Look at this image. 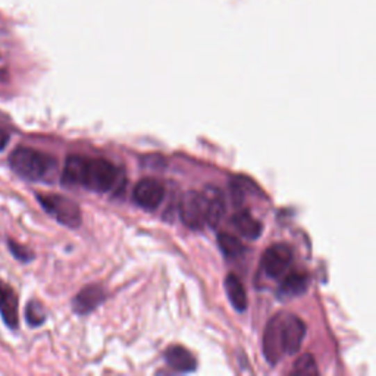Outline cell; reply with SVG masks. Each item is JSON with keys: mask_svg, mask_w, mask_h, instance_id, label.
<instances>
[{"mask_svg": "<svg viewBox=\"0 0 376 376\" xmlns=\"http://www.w3.org/2000/svg\"><path fill=\"white\" fill-rule=\"evenodd\" d=\"M165 360L167 363V366L181 373L194 372L197 368L196 357H194L187 348L181 345H174L167 348L165 352Z\"/></svg>", "mask_w": 376, "mask_h": 376, "instance_id": "cell-12", "label": "cell"}, {"mask_svg": "<svg viewBox=\"0 0 376 376\" xmlns=\"http://www.w3.org/2000/svg\"><path fill=\"white\" fill-rule=\"evenodd\" d=\"M232 225L236 227L243 237L249 240L259 238L263 231L262 224L254 219L249 211H241L232 216Z\"/></svg>", "mask_w": 376, "mask_h": 376, "instance_id": "cell-13", "label": "cell"}, {"mask_svg": "<svg viewBox=\"0 0 376 376\" xmlns=\"http://www.w3.org/2000/svg\"><path fill=\"white\" fill-rule=\"evenodd\" d=\"M294 375H318L319 369L312 354H303L300 359H297L293 368Z\"/></svg>", "mask_w": 376, "mask_h": 376, "instance_id": "cell-19", "label": "cell"}, {"mask_svg": "<svg viewBox=\"0 0 376 376\" xmlns=\"http://www.w3.org/2000/svg\"><path fill=\"white\" fill-rule=\"evenodd\" d=\"M35 197L42 204L46 213L55 218L59 224L68 228H79L81 224V211L80 206L74 200L60 196V194H40L37 193Z\"/></svg>", "mask_w": 376, "mask_h": 376, "instance_id": "cell-3", "label": "cell"}, {"mask_svg": "<svg viewBox=\"0 0 376 376\" xmlns=\"http://www.w3.org/2000/svg\"><path fill=\"white\" fill-rule=\"evenodd\" d=\"M310 284V278L306 274H300V272H294V274H290L287 278L284 279L282 285L279 287V297H295V295H302L307 291Z\"/></svg>", "mask_w": 376, "mask_h": 376, "instance_id": "cell-15", "label": "cell"}, {"mask_svg": "<svg viewBox=\"0 0 376 376\" xmlns=\"http://www.w3.org/2000/svg\"><path fill=\"white\" fill-rule=\"evenodd\" d=\"M0 318L10 331L19 328V297L15 290L0 279Z\"/></svg>", "mask_w": 376, "mask_h": 376, "instance_id": "cell-8", "label": "cell"}, {"mask_svg": "<svg viewBox=\"0 0 376 376\" xmlns=\"http://www.w3.org/2000/svg\"><path fill=\"white\" fill-rule=\"evenodd\" d=\"M203 199L206 204V222L209 227H218L220 219L225 212V200L224 194L218 187L207 186L203 191Z\"/></svg>", "mask_w": 376, "mask_h": 376, "instance_id": "cell-11", "label": "cell"}, {"mask_svg": "<svg viewBox=\"0 0 376 376\" xmlns=\"http://www.w3.org/2000/svg\"><path fill=\"white\" fill-rule=\"evenodd\" d=\"M8 243V249H9V253L14 256L18 262H22V263H30L34 261V253L25 247V245L19 244L18 241L12 240L10 237L6 240Z\"/></svg>", "mask_w": 376, "mask_h": 376, "instance_id": "cell-18", "label": "cell"}, {"mask_svg": "<svg viewBox=\"0 0 376 376\" xmlns=\"http://www.w3.org/2000/svg\"><path fill=\"white\" fill-rule=\"evenodd\" d=\"M120 179V171L106 159H88L71 154L65 161L60 177L63 186H80L96 193L111 191Z\"/></svg>", "mask_w": 376, "mask_h": 376, "instance_id": "cell-1", "label": "cell"}, {"mask_svg": "<svg viewBox=\"0 0 376 376\" xmlns=\"http://www.w3.org/2000/svg\"><path fill=\"white\" fill-rule=\"evenodd\" d=\"M224 285L232 307L238 310V312H244V310L247 309V293H245V288L240 278L234 274H229L225 278Z\"/></svg>", "mask_w": 376, "mask_h": 376, "instance_id": "cell-14", "label": "cell"}, {"mask_svg": "<svg viewBox=\"0 0 376 376\" xmlns=\"http://www.w3.org/2000/svg\"><path fill=\"white\" fill-rule=\"evenodd\" d=\"M218 245L220 252H222V254L227 257V259H237L240 257L245 249L243 243L237 238V237H232L229 234H219L218 236Z\"/></svg>", "mask_w": 376, "mask_h": 376, "instance_id": "cell-16", "label": "cell"}, {"mask_svg": "<svg viewBox=\"0 0 376 376\" xmlns=\"http://www.w3.org/2000/svg\"><path fill=\"white\" fill-rule=\"evenodd\" d=\"M293 262V250L288 244H274L262 257V268L270 278H279Z\"/></svg>", "mask_w": 376, "mask_h": 376, "instance_id": "cell-5", "label": "cell"}, {"mask_svg": "<svg viewBox=\"0 0 376 376\" xmlns=\"http://www.w3.org/2000/svg\"><path fill=\"white\" fill-rule=\"evenodd\" d=\"M179 216L190 229H202L206 222V204L203 194L199 191H187L179 202Z\"/></svg>", "mask_w": 376, "mask_h": 376, "instance_id": "cell-4", "label": "cell"}, {"mask_svg": "<svg viewBox=\"0 0 376 376\" xmlns=\"http://www.w3.org/2000/svg\"><path fill=\"white\" fill-rule=\"evenodd\" d=\"M281 335H282V347L284 354H295L302 348L306 325L304 322L293 315H282L281 322Z\"/></svg>", "mask_w": 376, "mask_h": 376, "instance_id": "cell-6", "label": "cell"}, {"mask_svg": "<svg viewBox=\"0 0 376 376\" xmlns=\"http://www.w3.org/2000/svg\"><path fill=\"white\" fill-rule=\"evenodd\" d=\"M134 202L146 211L158 209L165 197V187L159 181L153 178H145L137 183L133 191Z\"/></svg>", "mask_w": 376, "mask_h": 376, "instance_id": "cell-7", "label": "cell"}, {"mask_svg": "<svg viewBox=\"0 0 376 376\" xmlns=\"http://www.w3.org/2000/svg\"><path fill=\"white\" fill-rule=\"evenodd\" d=\"M106 294L100 285L92 284L84 287L79 294L74 297L72 309L76 315H88L95 309H97L103 302H105Z\"/></svg>", "mask_w": 376, "mask_h": 376, "instance_id": "cell-10", "label": "cell"}, {"mask_svg": "<svg viewBox=\"0 0 376 376\" xmlns=\"http://www.w3.org/2000/svg\"><path fill=\"white\" fill-rule=\"evenodd\" d=\"M10 171L30 183H51L58 172V161L50 154L27 146H18L8 158Z\"/></svg>", "mask_w": 376, "mask_h": 376, "instance_id": "cell-2", "label": "cell"}, {"mask_svg": "<svg viewBox=\"0 0 376 376\" xmlns=\"http://www.w3.org/2000/svg\"><path fill=\"white\" fill-rule=\"evenodd\" d=\"M25 319H27V323L31 328L42 327L47 319V313L43 304L37 300L28 302L27 307H25Z\"/></svg>", "mask_w": 376, "mask_h": 376, "instance_id": "cell-17", "label": "cell"}, {"mask_svg": "<svg viewBox=\"0 0 376 376\" xmlns=\"http://www.w3.org/2000/svg\"><path fill=\"white\" fill-rule=\"evenodd\" d=\"M9 134L5 131L3 128H0V152H3L6 146L9 145Z\"/></svg>", "mask_w": 376, "mask_h": 376, "instance_id": "cell-20", "label": "cell"}, {"mask_svg": "<svg viewBox=\"0 0 376 376\" xmlns=\"http://www.w3.org/2000/svg\"><path fill=\"white\" fill-rule=\"evenodd\" d=\"M281 322H282V315H277L275 318H272L268 323L265 336H263V353L270 365H277L284 354Z\"/></svg>", "mask_w": 376, "mask_h": 376, "instance_id": "cell-9", "label": "cell"}]
</instances>
